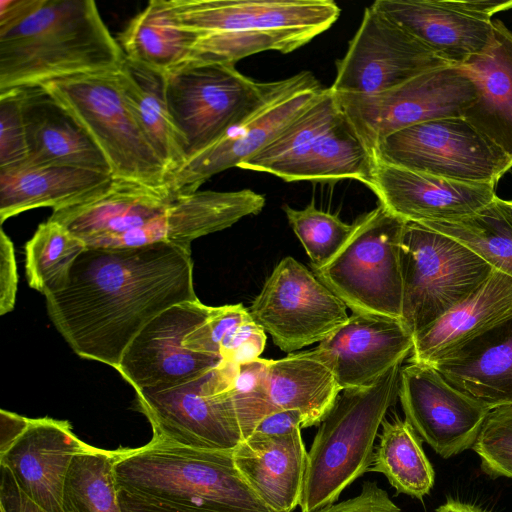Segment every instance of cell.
Here are the masks:
<instances>
[{
    "label": "cell",
    "mask_w": 512,
    "mask_h": 512,
    "mask_svg": "<svg viewBox=\"0 0 512 512\" xmlns=\"http://www.w3.org/2000/svg\"><path fill=\"white\" fill-rule=\"evenodd\" d=\"M47 313L81 358L117 369L134 338L168 308L197 300L191 249L168 243L86 248Z\"/></svg>",
    "instance_id": "6da1fadb"
},
{
    "label": "cell",
    "mask_w": 512,
    "mask_h": 512,
    "mask_svg": "<svg viewBox=\"0 0 512 512\" xmlns=\"http://www.w3.org/2000/svg\"><path fill=\"white\" fill-rule=\"evenodd\" d=\"M124 59L92 0H0V93L115 72Z\"/></svg>",
    "instance_id": "7a4b0ae2"
},
{
    "label": "cell",
    "mask_w": 512,
    "mask_h": 512,
    "mask_svg": "<svg viewBox=\"0 0 512 512\" xmlns=\"http://www.w3.org/2000/svg\"><path fill=\"white\" fill-rule=\"evenodd\" d=\"M195 36L189 61L234 64L264 52L290 53L328 30L341 13L332 0H169Z\"/></svg>",
    "instance_id": "3957f363"
},
{
    "label": "cell",
    "mask_w": 512,
    "mask_h": 512,
    "mask_svg": "<svg viewBox=\"0 0 512 512\" xmlns=\"http://www.w3.org/2000/svg\"><path fill=\"white\" fill-rule=\"evenodd\" d=\"M118 490L202 512H275L244 480L233 451L181 446L152 437L144 446L116 450Z\"/></svg>",
    "instance_id": "277c9868"
},
{
    "label": "cell",
    "mask_w": 512,
    "mask_h": 512,
    "mask_svg": "<svg viewBox=\"0 0 512 512\" xmlns=\"http://www.w3.org/2000/svg\"><path fill=\"white\" fill-rule=\"evenodd\" d=\"M164 75L167 104L184 140L187 159L274 101L321 87L309 71L258 82L234 64L216 62L187 61Z\"/></svg>",
    "instance_id": "5b68a950"
},
{
    "label": "cell",
    "mask_w": 512,
    "mask_h": 512,
    "mask_svg": "<svg viewBox=\"0 0 512 512\" xmlns=\"http://www.w3.org/2000/svg\"><path fill=\"white\" fill-rule=\"evenodd\" d=\"M400 371L397 364L374 383L339 393L307 453L301 512H316L335 503L369 471L378 430L399 394Z\"/></svg>",
    "instance_id": "8992f818"
},
{
    "label": "cell",
    "mask_w": 512,
    "mask_h": 512,
    "mask_svg": "<svg viewBox=\"0 0 512 512\" xmlns=\"http://www.w3.org/2000/svg\"><path fill=\"white\" fill-rule=\"evenodd\" d=\"M375 157L342 111L331 88L269 145L237 168L284 181L354 179L369 188Z\"/></svg>",
    "instance_id": "52a82bcc"
},
{
    "label": "cell",
    "mask_w": 512,
    "mask_h": 512,
    "mask_svg": "<svg viewBox=\"0 0 512 512\" xmlns=\"http://www.w3.org/2000/svg\"><path fill=\"white\" fill-rule=\"evenodd\" d=\"M406 223L379 203L353 223L342 248L327 264L313 269L314 274L353 313L401 320V242Z\"/></svg>",
    "instance_id": "ba28073f"
},
{
    "label": "cell",
    "mask_w": 512,
    "mask_h": 512,
    "mask_svg": "<svg viewBox=\"0 0 512 512\" xmlns=\"http://www.w3.org/2000/svg\"><path fill=\"white\" fill-rule=\"evenodd\" d=\"M494 269L468 247L422 223L401 242V320L415 336L471 296Z\"/></svg>",
    "instance_id": "9c48e42d"
},
{
    "label": "cell",
    "mask_w": 512,
    "mask_h": 512,
    "mask_svg": "<svg viewBox=\"0 0 512 512\" xmlns=\"http://www.w3.org/2000/svg\"><path fill=\"white\" fill-rule=\"evenodd\" d=\"M116 72L55 80L42 87L85 128L107 159L113 178L165 185L169 170L127 105Z\"/></svg>",
    "instance_id": "30bf717a"
},
{
    "label": "cell",
    "mask_w": 512,
    "mask_h": 512,
    "mask_svg": "<svg viewBox=\"0 0 512 512\" xmlns=\"http://www.w3.org/2000/svg\"><path fill=\"white\" fill-rule=\"evenodd\" d=\"M375 158L401 168L459 182L496 186L512 158L463 117L416 124L382 139Z\"/></svg>",
    "instance_id": "8fae6325"
},
{
    "label": "cell",
    "mask_w": 512,
    "mask_h": 512,
    "mask_svg": "<svg viewBox=\"0 0 512 512\" xmlns=\"http://www.w3.org/2000/svg\"><path fill=\"white\" fill-rule=\"evenodd\" d=\"M334 94L359 137L373 151L382 139L404 128L462 117L478 98V88L461 67L446 66L381 93Z\"/></svg>",
    "instance_id": "7c38bea8"
},
{
    "label": "cell",
    "mask_w": 512,
    "mask_h": 512,
    "mask_svg": "<svg viewBox=\"0 0 512 512\" xmlns=\"http://www.w3.org/2000/svg\"><path fill=\"white\" fill-rule=\"evenodd\" d=\"M248 311L288 353L322 342L349 319L346 304L291 256L276 265Z\"/></svg>",
    "instance_id": "4fadbf2b"
},
{
    "label": "cell",
    "mask_w": 512,
    "mask_h": 512,
    "mask_svg": "<svg viewBox=\"0 0 512 512\" xmlns=\"http://www.w3.org/2000/svg\"><path fill=\"white\" fill-rule=\"evenodd\" d=\"M452 66L373 5L366 7L330 87L336 94L372 95L425 72Z\"/></svg>",
    "instance_id": "5bb4252c"
},
{
    "label": "cell",
    "mask_w": 512,
    "mask_h": 512,
    "mask_svg": "<svg viewBox=\"0 0 512 512\" xmlns=\"http://www.w3.org/2000/svg\"><path fill=\"white\" fill-rule=\"evenodd\" d=\"M210 372L178 384L135 391L153 437L181 446L233 451L243 435L232 400L216 392Z\"/></svg>",
    "instance_id": "9a60e30c"
},
{
    "label": "cell",
    "mask_w": 512,
    "mask_h": 512,
    "mask_svg": "<svg viewBox=\"0 0 512 512\" xmlns=\"http://www.w3.org/2000/svg\"><path fill=\"white\" fill-rule=\"evenodd\" d=\"M199 299L174 305L134 338L116 369L135 391L189 381L211 371L221 357L185 347L186 336L209 315Z\"/></svg>",
    "instance_id": "2e32d148"
},
{
    "label": "cell",
    "mask_w": 512,
    "mask_h": 512,
    "mask_svg": "<svg viewBox=\"0 0 512 512\" xmlns=\"http://www.w3.org/2000/svg\"><path fill=\"white\" fill-rule=\"evenodd\" d=\"M398 397L405 420L442 458L472 448L491 411L428 364L401 368Z\"/></svg>",
    "instance_id": "e0dca14e"
},
{
    "label": "cell",
    "mask_w": 512,
    "mask_h": 512,
    "mask_svg": "<svg viewBox=\"0 0 512 512\" xmlns=\"http://www.w3.org/2000/svg\"><path fill=\"white\" fill-rule=\"evenodd\" d=\"M179 196L167 184L152 186L112 177L101 187L53 209L48 220L65 227L87 248H112L122 237L163 216Z\"/></svg>",
    "instance_id": "ac0fdd59"
},
{
    "label": "cell",
    "mask_w": 512,
    "mask_h": 512,
    "mask_svg": "<svg viewBox=\"0 0 512 512\" xmlns=\"http://www.w3.org/2000/svg\"><path fill=\"white\" fill-rule=\"evenodd\" d=\"M495 188L408 170L377 158L370 187L380 204L404 221L415 223L471 216L497 197Z\"/></svg>",
    "instance_id": "d6986e66"
},
{
    "label": "cell",
    "mask_w": 512,
    "mask_h": 512,
    "mask_svg": "<svg viewBox=\"0 0 512 512\" xmlns=\"http://www.w3.org/2000/svg\"><path fill=\"white\" fill-rule=\"evenodd\" d=\"M414 336L395 318L352 313L316 347L341 389L368 386L411 353Z\"/></svg>",
    "instance_id": "ffe728a7"
},
{
    "label": "cell",
    "mask_w": 512,
    "mask_h": 512,
    "mask_svg": "<svg viewBox=\"0 0 512 512\" xmlns=\"http://www.w3.org/2000/svg\"><path fill=\"white\" fill-rule=\"evenodd\" d=\"M323 89L321 86L302 90L269 104L188 158L168 177L166 184L177 195H185L198 191L215 174L238 167L276 139Z\"/></svg>",
    "instance_id": "44dd1931"
},
{
    "label": "cell",
    "mask_w": 512,
    "mask_h": 512,
    "mask_svg": "<svg viewBox=\"0 0 512 512\" xmlns=\"http://www.w3.org/2000/svg\"><path fill=\"white\" fill-rule=\"evenodd\" d=\"M88 446L73 433L68 421L30 419L25 431L0 455V464L35 505L45 512H63L67 471L73 458Z\"/></svg>",
    "instance_id": "7402d4cb"
},
{
    "label": "cell",
    "mask_w": 512,
    "mask_h": 512,
    "mask_svg": "<svg viewBox=\"0 0 512 512\" xmlns=\"http://www.w3.org/2000/svg\"><path fill=\"white\" fill-rule=\"evenodd\" d=\"M489 410L512 405V314L430 364Z\"/></svg>",
    "instance_id": "603a6c76"
},
{
    "label": "cell",
    "mask_w": 512,
    "mask_h": 512,
    "mask_svg": "<svg viewBox=\"0 0 512 512\" xmlns=\"http://www.w3.org/2000/svg\"><path fill=\"white\" fill-rule=\"evenodd\" d=\"M21 93L28 148L26 162L111 175L108 161L99 147L56 97L42 86L23 88Z\"/></svg>",
    "instance_id": "cb8c5ba5"
},
{
    "label": "cell",
    "mask_w": 512,
    "mask_h": 512,
    "mask_svg": "<svg viewBox=\"0 0 512 512\" xmlns=\"http://www.w3.org/2000/svg\"><path fill=\"white\" fill-rule=\"evenodd\" d=\"M372 5L452 66L484 53L494 40L492 20L462 13L446 0H377Z\"/></svg>",
    "instance_id": "d4e9b609"
},
{
    "label": "cell",
    "mask_w": 512,
    "mask_h": 512,
    "mask_svg": "<svg viewBox=\"0 0 512 512\" xmlns=\"http://www.w3.org/2000/svg\"><path fill=\"white\" fill-rule=\"evenodd\" d=\"M238 471L257 497L275 512L299 505L307 466L301 429L268 436L252 433L234 450Z\"/></svg>",
    "instance_id": "484cf974"
},
{
    "label": "cell",
    "mask_w": 512,
    "mask_h": 512,
    "mask_svg": "<svg viewBox=\"0 0 512 512\" xmlns=\"http://www.w3.org/2000/svg\"><path fill=\"white\" fill-rule=\"evenodd\" d=\"M494 40L463 65L478 88V98L462 117L512 158V31L492 20Z\"/></svg>",
    "instance_id": "4316f807"
},
{
    "label": "cell",
    "mask_w": 512,
    "mask_h": 512,
    "mask_svg": "<svg viewBox=\"0 0 512 512\" xmlns=\"http://www.w3.org/2000/svg\"><path fill=\"white\" fill-rule=\"evenodd\" d=\"M512 314V277L498 270L466 300L414 336L410 363L432 364Z\"/></svg>",
    "instance_id": "83f0119b"
},
{
    "label": "cell",
    "mask_w": 512,
    "mask_h": 512,
    "mask_svg": "<svg viewBox=\"0 0 512 512\" xmlns=\"http://www.w3.org/2000/svg\"><path fill=\"white\" fill-rule=\"evenodd\" d=\"M111 179L109 174L62 165L24 162L0 168V221L39 207L59 208Z\"/></svg>",
    "instance_id": "f1b7e54d"
},
{
    "label": "cell",
    "mask_w": 512,
    "mask_h": 512,
    "mask_svg": "<svg viewBox=\"0 0 512 512\" xmlns=\"http://www.w3.org/2000/svg\"><path fill=\"white\" fill-rule=\"evenodd\" d=\"M341 391L316 348L268 360L267 393L273 410H298L303 428L319 425Z\"/></svg>",
    "instance_id": "f546056e"
},
{
    "label": "cell",
    "mask_w": 512,
    "mask_h": 512,
    "mask_svg": "<svg viewBox=\"0 0 512 512\" xmlns=\"http://www.w3.org/2000/svg\"><path fill=\"white\" fill-rule=\"evenodd\" d=\"M116 75L127 105L170 176L187 155L167 104L164 73L125 57Z\"/></svg>",
    "instance_id": "4dcf8cb0"
},
{
    "label": "cell",
    "mask_w": 512,
    "mask_h": 512,
    "mask_svg": "<svg viewBox=\"0 0 512 512\" xmlns=\"http://www.w3.org/2000/svg\"><path fill=\"white\" fill-rule=\"evenodd\" d=\"M117 41L126 58L165 74L190 60L195 36L179 25L169 0H152Z\"/></svg>",
    "instance_id": "1f68e13d"
},
{
    "label": "cell",
    "mask_w": 512,
    "mask_h": 512,
    "mask_svg": "<svg viewBox=\"0 0 512 512\" xmlns=\"http://www.w3.org/2000/svg\"><path fill=\"white\" fill-rule=\"evenodd\" d=\"M370 472L383 474L397 493L422 499L433 488L435 473L419 436L406 420L382 422Z\"/></svg>",
    "instance_id": "d6a6232c"
},
{
    "label": "cell",
    "mask_w": 512,
    "mask_h": 512,
    "mask_svg": "<svg viewBox=\"0 0 512 512\" xmlns=\"http://www.w3.org/2000/svg\"><path fill=\"white\" fill-rule=\"evenodd\" d=\"M459 241L494 270L512 277V205L498 196L466 218L422 223Z\"/></svg>",
    "instance_id": "836d02e7"
},
{
    "label": "cell",
    "mask_w": 512,
    "mask_h": 512,
    "mask_svg": "<svg viewBox=\"0 0 512 512\" xmlns=\"http://www.w3.org/2000/svg\"><path fill=\"white\" fill-rule=\"evenodd\" d=\"M116 450L88 446L72 460L62 494L63 512H122L115 483Z\"/></svg>",
    "instance_id": "e575fe53"
},
{
    "label": "cell",
    "mask_w": 512,
    "mask_h": 512,
    "mask_svg": "<svg viewBox=\"0 0 512 512\" xmlns=\"http://www.w3.org/2000/svg\"><path fill=\"white\" fill-rule=\"evenodd\" d=\"M86 248L60 224L50 220L40 224L25 246L29 286L45 296L65 289L73 264Z\"/></svg>",
    "instance_id": "d590c367"
},
{
    "label": "cell",
    "mask_w": 512,
    "mask_h": 512,
    "mask_svg": "<svg viewBox=\"0 0 512 512\" xmlns=\"http://www.w3.org/2000/svg\"><path fill=\"white\" fill-rule=\"evenodd\" d=\"M283 211L313 269L327 264L345 244L353 229V224L316 208L313 201L304 209H294L285 204Z\"/></svg>",
    "instance_id": "8d00e7d4"
},
{
    "label": "cell",
    "mask_w": 512,
    "mask_h": 512,
    "mask_svg": "<svg viewBox=\"0 0 512 512\" xmlns=\"http://www.w3.org/2000/svg\"><path fill=\"white\" fill-rule=\"evenodd\" d=\"M267 369L268 360L262 358L237 365L224 390L232 400L243 440L265 416L275 412L267 393Z\"/></svg>",
    "instance_id": "74e56055"
},
{
    "label": "cell",
    "mask_w": 512,
    "mask_h": 512,
    "mask_svg": "<svg viewBox=\"0 0 512 512\" xmlns=\"http://www.w3.org/2000/svg\"><path fill=\"white\" fill-rule=\"evenodd\" d=\"M472 449L485 474L512 479V405L489 412Z\"/></svg>",
    "instance_id": "f35d334b"
},
{
    "label": "cell",
    "mask_w": 512,
    "mask_h": 512,
    "mask_svg": "<svg viewBox=\"0 0 512 512\" xmlns=\"http://www.w3.org/2000/svg\"><path fill=\"white\" fill-rule=\"evenodd\" d=\"M21 89L0 93V168L28 160Z\"/></svg>",
    "instance_id": "ab89813d"
},
{
    "label": "cell",
    "mask_w": 512,
    "mask_h": 512,
    "mask_svg": "<svg viewBox=\"0 0 512 512\" xmlns=\"http://www.w3.org/2000/svg\"><path fill=\"white\" fill-rule=\"evenodd\" d=\"M249 317L242 304L211 307L208 317L186 336L184 345L197 353L221 357L219 347L225 335Z\"/></svg>",
    "instance_id": "60d3db41"
},
{
    "label": "cell",
    "mask_w": 512,
    "mask_h": 512,
    "mask_svg": "<svg viewBox=\"0 0 512 512\" xmlns=\"http://www.w3.org/2000/svg\"><path fill=\"white\" fill-rule=\"evenodd\" d=\"M316 512H402L388 493L376 482L363 483L360 493L337 504H330Z\"/></svg>",
    "instance_id": "b9f144b4"
},
{
    "label": "cell",
    "mask_w": 512,
    "mask_h": 512,
    "mask_svg": "<svg viewBox=\"0 0 512 512\" xmlns=\"http://www.w3.org/2000/svg\"><path fill=\"white\" fill-rule=\"evenodd\" d=\"M18 286V273L14 245L1 229L0 236V314L14 309Z\"/></svg>",
    "instance_id": "7bdbcfd3"
},
{
    "label": "cell",
    "mask_w": 512,
    "mask_h": 512,
    "mask_svg": "<svg viewBox=\"0 0 512 512\" xmlns=\"http://www.w3.org/2000/svg\"><path fill=\"white\" fill-rule=\"evenodd\" d=\"M303 426L304 418L298 410H279L265 416L253 433L268 436L284 435L302 429Z\"/></svg>",
    "instance_id": "ee69618b"
},
{
    "label": "cell",
    "mask_w": 512,
    "mask_h": 512,
    "mask_svg": "<svg viewBox=\"0 0 512 512\" xmlns=\"http://www.w3.org/2000/svg\"><path fill=\"white\" fill-rule=\"evenodd\" d=\"M0 507L6 512H45L18 488L10 472L1 466Z\"/></svg>",
    "instance_id": "f6af8a7d"
},
{
    "label": "cell",
    "mask_w": 512,
    "mask_h": 512,
    "mask_svg": "<svg viewBox=\"0 0 512 512\" xmlns=\"http://www.w3.org/2000/svg\"><path fill=\"white\" fill-rule=\"evenodd\" d=\"M454 9L470 16L492 20L491 17L501 11L512 9V0H446Z\"/></svg>",
    "instance_id": "bcb514c9"
},
{
    "label": "cell",
    "mask_w": 512,
    "mask_h": 512,
    "mask_svg": "<svg viewBox=\"0 0 512 512\" xmlns=\"http://www.w3.org/2000/svg\"><path fill=\"white\" fill-rule=\"evenodd\" d=\"M31 418L1 409L0 411V455L5 453L25 431Z\"/></svg>",
    "instance_id": "7dc6e473"
},
{
    "label": "cell",
    "mask_w": 512,
    "mask_h": 512,
    "mask_svg": "<svg viewBox=\"0 0 512 512\" xmlns=\"http://www.w3.org/2000/svg\"><path fill=\"white\" fill-rule=\"evenodd\" d=\"M118 497L122 512H202L157 503L122 490H118Z\"/></svg>",
    "instance_id": "c3c4849f"
},
{
    "label": "cell",
    "mask_w": 512,
    "mask_h": 512,
    "mask_svg": "<svg viewBox=\"0 0 512 512\" xmlns=\"http://www.w3.org/2000/svg\"><path fill=\"white\" fill-rule=\"evenodd\" d=\"M436 512H489L473 504L462 502L455 499H447L445 503L440 505Z\"/></svg>",
    "instance_id": "681fc988"
},
{
    "label": "cell",
    "mask_w": 512,
    "mask_h": 512,
    "mask_svg": "<svg viewBox=\"0 0 512 512\" xmlns=\"http://www.w3.org/2000/svg\"><path fill=\"white\" fill-rule=\"evenodd\" d=\"M0 511H1V512H6V511L4 510V508H2V507H0Z\"/></svg>",
    "instance_id": "f907efd6"
},
{
    "label": "cell",
    "mask_w": 512,
    "mask_h": 512,
    "mask_svg": "<svg viewBox=\"0 0 512 512\" xmlns=\"http://www.w3.org/2000/svg\"><path fill=\"white\" fill-rule=\"evenodd\" d=\"M510 201V204L512 205V200H509Z\"/></svg>",
    "instance_id": "816d5d0a"
}]
</instances>
